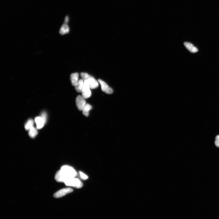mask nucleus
Listing matches in <instances>:
<instances>
[{"label": "nucleus", "instance_id": "obj_1", "mask_svg": "<svg viewBox=\"0 0 219 219\" xmlns=\"http://www.w3.org/2000/svg\"><path fill=\"white\" fill-rule=\"evenodd\" d=\"M60 171L65 179L64 182L68 179L75 177L77 175V173L75 170L74 168L68 165L63 166Z\"/></svg>", "mask_w": 219, "mask_h": 219}, {"label": "nucleus", "instance_id": "obj_2", "mask_svg": "<svg viewBox=\"0 0 219 219\" xmlns=\"http://www.w3.org/2000/svg\"><path fill=\"white\" fill-rule=\"evenodd\" d=\"M64 183L67 186L73 187L77 188H81L83 186L79 179L75 177L68 179Z\"/></svg>", "mask_w": 219, "mask_h": 219}, {"label": "nucleus", "instance_id": "obj_3", "mask_svg": "<svg viewBox=\"0 0 219 219\" xmlns=\"http://www.w3.org/2000/svg\"><path fill=\"white\" fill-rule=\"evenodd\" d=\"M76 104L77 108L79 110L82 111L86 103L85 99L82 96H78L76 99Z\"/></svg>", "mask_w": 219, "mask_h": 219}, {"label": "nucleus", "instance_id": "obj_4", "mask_svg": "<svg viewBox=\"0 0 219 219\" xmlns=\"http://www.w3.org/2000/svg\"><path fill=\"white\" fill-rule=\"evenodd\" d=\"M73 191V189L71 188H65L56 193L54 195V196L56 198H61L65 196L68 194L72 192Z\"/></svg>", "mask_w": 219, "mask_h": 219}, {"label": "nucleus", "instance_id": "obj_5", "mask_svg": "<svg viewBox=\"0 0 219 219\" xmlns=\"http://www.w3.org/2000/svg\"><path fill=\"white\" fill-rule=\"evenodd\" d=\"M98 81L101 85L102 91L108 94H111L113 93V89L109 87L104 81L100 79H99Z\"/></svg>", "mask_w": 219, "mask_h": 219}, {"label": "nucleus", "instance_id": "obj_6", "mask_svg": "<svg viewBox=\"0 0 219 219\" xmlns=\"http://www.w3.org/2000/svg\"><path fill=\"white\" fill-rule=\"evenodd\" d=\"M184 45L187 49L191 53H195L198 51L197 48L190 43L185 42Z\"/></svg>", "mask_w": 219, "mask_h": 219}, {"label": "nucleus", "instance_id": "obj_7", "mask_svg": "<svg viewBox=\"0 0 219 219\" xmlns=\"http://www.w3.org/2000/svg\"><path fill=\"white\" fill-rule=\"evenodd\" d=\"M79 74L78 73H73L70 76V80L72 86H76L79 82Z\"/></svg>", "mask_w": 219, "mask_h": 219}, {"label": "nucleus", "instance_id": "obj_8", "mask_svg": "<svg viewBox=\"0 0 219 219\" xmlns=\"http://www.w3.org/2000/svg\"><path fill=\"white\" fill-rule=\"evenodd\" d=\"M35 121L36 124L37 129H38L42 128L45 124L44 121L41 116L37 117L35 119Z\"/></svg>", "mask_w": 219, "mask_h": 219}, {"label": "nucleus", "instance_id": "obj_9", "mask_svg": "<svg viewBox=\"0 0 219 219\" xmlns=\"http://www.w3.org/2000/svg\"><path fill=\"white\" fill-rule=\"evenodd\" d=\"M90 88L92 89H95L99 86L98 83L94 79V77L90 78L88 80Z\"/></svg>", "mask_w": 219, "mask_h": 219}, {"label": "nucleus", "instance_id": "obj_10", "mask_svg": "<svg viewBox=\"0 0 219 219\" xmlns=\"http://www.w3.org/2000/svg\"><path fill=\"white\" fill-rule=\"evenodd\" d=\"M70 29L69 26L67 24L64 23L61 26L60 30V35H63L69 33Z\"/></svg>", "mask_w": 219, "mask_h": 219}, {"label": "nucleus", "instance_id": "obj_11", "mask_svg": "<svg viewBox=\"0 0 219 219\" xmlns=\"http://www.w3.org/2000/svg\"><path fill=\"white\" fill-rule=\"evenodd\" d=\"M92 108V106L89 104H86L83 108L82 113L86 117H88L89 115V111Z\"/></svg>", "mask_w": 219, "mask_h": 219}, {"label": "nucleus", "instance_id": "obj_12", "mask_svg": "<svg viewBox=\"0 0 219 219\" xmlns=\"http://www.w3.org/2000/svg\"><path fill=\"white\" fill-rule=\"evenodd\" d=\"M84 81L82 79L79 80L77 85L75 86V89L78 92H82L83 88Z\"/></svg>", "mask_w": 219, "mask_h": 219}, {"label": "nucleus", "instance_id": "obj_13", "mask_svg": "<svg viewBox=\"0 0 219 219\" xmlns=\"http://www.w3.org/2000/svg\"><path fill=\"white\" fill-rule=\"evenodd\" d=\"M82 93V96L85 99L89 98L91 95V92L90 88L83 89Z\"/></svg>", "mask_w": 219, "mask_h": 219}, {"label": "nucleus", "instance_id": "obj_14", "mask_svg": "<svg viewBox=\"0 0 219 219\" xmlns=\"http://www.w3.org/2000/svg\"><path fill=\"white\" fill-rule=\"evenodd\" d=\"M29 130V135L32 138L35 137L38 134V131L37 129L33 127Z\"/></svg>", "mask_w": 219, "mask_h": 219}, {"label": "nucleus", "instance_id": "obj_15", "mask_svg": "<svg viewBox=\"0 0 219 219\" xmlns=\"http://www.w3.org/2000/svg\"><path fill=\"white\" fill-rule=\"evenodd\" d=\"M34 121L32 119L29 120L25 125V128L26 130H28L33 127Z\"/></svg>", "mask_w": 219, "mask_h": 219}, {"label": "nucleus", "instance_id": "obj_16", "mask_svg": "<svg viewBox=\"0 0 219 219\" xmlns=\"http://www.w3.org/2000/svg\"><path fill=\"white\" fill-rule=\"evenodd\" d=\"M80 76L82 78V79L84 81L89 80L90 78L93 77H92L86 73L85 72H82L80 74Z\"/></svg>", "mask_w": 219, "mask_h": 219}, {"label": "nucleus", "instance_id": "obj_17", "mask_svg": "<svg viewBox=\"0 0 219 219\" xmlns=\"http://www.w3.org/2000/svg\"><path fill=\"white\" fill-rule=\"evenodd\" d=\"M41 117L44 121L45 123L46 122L47 119V114L46 112H43L41 114Z\"/></svg>", "mask_w": 219, "mask_h": 219}, {"label": "nucleus", "instance_id": "obj_18", "mask_svg": "<svg viewBox=\"0 0 219 219\" xmlns=\"http://www.w3.org/2000/svg\"><path fill=\"white\" fill-rule=\"evenodd\" d=\"M79 173L80 174V176L82 179L86 180L88 178V177L84 173H83L80 171Z\"/></svg>", "mask_w": 219, "mask_h": 219}, {"label": "nucleus", "instance_id": "obj_19", "mask_svg": "<svg viewBox=\"0 0 219 219\" xmlns=\"http://www.w3.org/2000/svg\"><path fill=\"white\" fill-rule=\"evenodd\" d=\"M215 144L217 147H219V135L216 136L215 141Z\"/></svg>", "mask_w": 219, "mask_h": 219}, {"label": "nucleus", "instance_id": "obj_20", "mask_svg": "<svg viewBox=\"0 0 219 219\" xmlns=\"http://www.w3.org/2000/svg\"><path fill=\"white\" fill-rule=\"evenodd\" d=\"M69 17L68 16H66L65 19V23L67 24L69 21Z\"/></svg>", "mask_w": 219, "mask_h": 219}]
</instances>
